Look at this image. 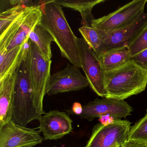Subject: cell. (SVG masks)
Masks as SVG:
<instances>
[{
    "label": "cell",
    "instance_id": "obj_1",
    "mask_svg": "<svg viewBox=\"0 0 147 147\" xmlns=\"http://www.w3.org/2000/svg\"><path fill=\"white\" fill-rule=\"evenodd\" d=\"M42 16L40 24L53 37L62 57L71 64L82 68L77 38L71 30L61 6L55 0L40 1Z\"/></svg>",
    "mask_w": 147,
    "mask_h": 147
},
{
    "label": "cell",
    "instance_id": "obj_2",
    "mask_svg": "<svg viewBox=\"0 0 147 147\" xmlns=\"http://www.w3.org/2000/svg\"><path fill=\"white\" fill-rule=\"evenodd\" d=\"M147 85V69L131 58L123 66L105 72V98L124 100L143 92Z\"/></svg>",
    "mask_w": 147,
    "mask_h": 147
},
{
    "label": "cell",
    "instance_id": "obj_3",
    "mask_svg": "<svg viewBox=\"0 0 147 147\" xmlns=\"http://www.w3.org/2000/svg\"><path fill=\"white\" fill-rule=\"evenodd\" d=\"M29 72L34 105L40 116L45 113L43 100L47 94L51 76V60L48 59L33 42L29 40L25 58Z\"/></svg>",
    "mask_w": 147,
    "mask_h": 147
},
{
    "label": "cell",
    "instance_id": "obj_4",
    "mask_svg": "<svg viewBox=\"0 0 147 147\" xmlns=\"http://www.w3.org/2000/svg\"><path fill=\"white\" fill-rule=\"evenodd\" d=\"M42 16L40 2L26 7L4 31L0 32V52L9 51L30 39L31 32L40 23Z\"/></svg>",
    "mask_w": 147,
    "mask_h": 147
},
{
    "label": "cell",
    "instance_id": "obj_5",
    "mask_svg": "<svg viewBox=\"0 0 147 147\" xmlns=\"http://www.w3.org/2000/svg\"><path fill=\"white\" fill-rule=\"evenodd\" d=\"M41 117L33 103L29 72L25 59L18 71L11 120L20 126L26 127L29 123L38 120Z\"/></svg>",
    "mask_w": 147,
    "mask_h": 147
},
{
    "label": "cell",
    "instance_id": "obj_6",
    "mask_svg": "<svg viewBox=\"0 0 147 147\" xmlns=\"http://www.w3.org/2000/svg\"><path fill=\"white\" fill-rule=\"evenodd\" d=\"M147 2V0L131 1L108 15L95 19L92 26L101 36L127 26L144 13Z\"/></svg>",
    "mask_w": 147,
    "mask_h": 147
},
{
    "label": "cell",
    "instance_id": "obj_7",
    "mask_svg": "<svg viewBox=\"0 0 147 147\" xmlns=\"http://www.w3.org/2000/svg\"><path fill=\"white\" fill-rule=\"evenodd\" d=\"M131 123L127 120H113L108 123L94 125L85 147L121 146L128 140Z\"/></svg>",
    "mask_w": 147,
    "mask_h": 147
},
{
    "label": "cell",
    "instance_id": "obj_8",
    "mask_svg": "<svg viewBox=\"0 0 147 147\" xmlns=\"http://www.w3.org/2000/svg\"><path fill=\"white\" fill-rule=\"evenodd\" d=\"M79 56L86 77L92 90L99 96L105 98V73L98 57L83 38H77Z\"/></svg>",
    "mask_w": 147,
    "mask_h": 147
},
{
    "label": "cell",
    "instance_id": "obj_9",
    "mask_svg": "<svg viewBox=\"0 0 147 147\" xmlns=\"http://www.w3.org/2000/svg\"><path fill=\"white\" fill-rule=\"evenodd\" d=\"M132 111V107L124 100L103 98H96L82 106V112L79 116L89 121L106 116L117 120L130 116Z\"/></svg>",
    "mask_w": 147,
    "mask_h": 147
},
{
    "label": "cell",
    "instance_id": "obj_10",
    "mask_svg": "<svg viewBox=\"0 0 147 147\" xmlns=\"http://www.w3.org/2000/svg\"><path fill=\"white\" fill-rule=\"evenodd\" d=\"M80 68L68 63L66 67L51 75L47 94L51 96L79 91L90 86L87 79L82 74Z\"/></svg>",
    "mask_w": 147,
    "mask_h": 147
},
{
    "label": "cell",
    "instance_id": "obj_11",
    "mask_svg": "<svg viewBox=\"0 0 147 147\" xmlns=\"http://www.w3.org/2000/svg\"><path fill=\"white\" fill-rule=\"evenodd\" d=\"M43 140L39 131L20 126L11 120L0 127V147H33Z\"/></svg>",
    "mask_w": 147,
    "mask_h": 147
},
{
    "label": "cell",
    "instance_id": "obj_12",
    "mask_svg": "<svg viewBox=\"0 0 147 147\" xmlns=\"http://www.w3.org/2000/svg\"><path fill=\"white\" fill-rule=\"evenodd\" d=\"M147 24V13H144L129 25L100 36L103 41V54L127 47Z\"/></svg>",
    "mask_w": 147,
    "mask_h": 147
},
{
    "label": "cell",
    "instance_id": "obj_13",
    "mask_svg": "<svg viewBox=\"0 0 147 147\" xmlns=\"http://www.w3.org/2000/svg\"><path fill=\"white\" fill-rule=\"evenodd\" d=\"M39 131L44 140L61 139L73 130V120L68 114L57 110H52L42 115L38 119Z\"/></svg>",
    "mask_w": 147,
    "mask_h": 147
},
{
    "label": "cell",
    "instance_id": "obj_14",
    "mask_svg": "<svg viewBox=\"0 0 147 147\" xmlns=\"http://www.w3.org/2000/svg\"><path fill=\"white\" fill-rule=\"evenodd\" d=\"M19 68L0 80V127L11 120Z\"/></svg>",
    "mask_w": 147,
    "mask_h": 147
},
{
    "label": "cell",
    "instance_id": "obj_15",
    "mask_svg": "<svg viewBox=\"0 0 147 147\" xmlns=\"http://www.w3.org/2000/svg\"><path fill=\"white\" fill-rule=\"evenodd\" d=\"M29 40L11 51L0 52V80L19 68L26 57Z\"/></svg>",
    "mask_w": 147,
    "mask_h": 147
},
{
    "label": "cell",
    "instance_id": "obj_16",
    "mask_svg": "<svg viewBox=\"0 0 147 147\" xmlns=\"http://www.w3.org/2000/svg\"><path fill=\"white\" fill-rule=\"evenodd\" d=\"M62 7L69 8L80 13L82 26H92L93 21L95 19L92 13V10L96 5L103 3L104 0L96 1H70V0H55Z\"/></svg>",
    "mask_w": 147,
    "mask_h": 147
},
{
    "label": "cell",
    "instance_id": "obj_17",
    "mask_svg": "<svg viewBox=\"0 0 147 147\" xmlns=\"http://www.w3.org/2000/svg\"><path fill=\"white\" fill-rule=\"evenodd\" d=\"M98 58L105 72L117 68L127 63L132 58L127 47L104 53Z\"/></svg>",
    "mask_w": 147,
    "mask_h": 147
},
{
    "label": "cell",
    "instance_id": "obj_18",
    "mask_svg": "<svg viewBox=\"0 0 147 147\" xmlns=\"http://www.w3.org/2000/svg\"><path fill=\"white\" fill-rule=\"evenodd\" d=\"M29 38L38 47L48 59L51 60L52 56L51 44L54 42V40L46 29L38 24L31 32Z\"/></svg>",
    "mask_w": 147,
    "mask_h": 147
},
{
    "label": "cell",
    "instance_id": "obj_19",
    "mask_svg": "<svg viewBox=\"0 0 147 147\" xmlns=\"http://www.w3.org/2000/svg\"><path fill=\"white\" fill-rule=\"evenodd\" d=\"M79 30L85 42L99 57L103 54V41L97 30L92 26H82Z\"/></svg>",
    "mask_w": 147,
    "mask_h": 147
},
{
    "label": "cell",
    "instance_id": "obj_20",
    "mask_svg": "<svg viewBox=\"0 0 147 147\" xmlns=\"http://www.w3.org/2000/svg\"><path fill=\"white\" fill-rule=\"evenodd\" d=\"M128 140L147 143V109L144 117L131 127Z\"/></svg>",
    "mask_w": 147,
    "mask_h": 147
},
{
    "label": "cell",
    "instance_id": "obj_21",
    "mask_svg": "<svg viewBox=\"0 0 147 147\" xmlns=\"http://www.w3.org/2000/svg\"><path fill=\"white\" fill-rule=\"evenodd\" d=\"M127 47L131 58L147 49V24Z\"/></svg>",
    "mask_w": 147,
    "mask_h": 147
},
{
    "label": "cell",
    "instance_id": "obj_22",
    "mask_svg": "<svg viewBox=\"0 0 147 147\" xmlns=\"http://www.w3.org/2000/svg\"><path fill=\"white\" fill-rule=\"evenodd\" d=\"M26 7L16 6L0 13V32L4 31L20 15Z\"/></svg>",
    "mask_w": 147,
    "mask_h": 147
},
{
    "label": "cell",
    "instance_id": "obj_23",
    "mask_svg": "<svg viewBox=\"0 0 147 147\" xmlns=\"http://www.w3.org/2000/svg\"><path fill=\"white\" fill-rule=\"evenodd\" d=\"M132 59L138 65L147 69V49L132 57Z\"/></svg>",
    "mask_w": 147,
    "mask_h": 147
},
{
    "label": "cell",
    "instance_id": "obj_24",
    "mask_svg": "<svg viewBox=\"0 0 147 147\" xmlns=\"http://www.w3.org/2000/svg\"><path fill=\"white\" fill-rule=\"evenodd\" d=\"M68 114L69 115H76L80 116L82 112V106L79 102L74 103L71 109L67 110Z\"/></svg>",
    "mask_w": 147,
    "mask_h": 147
},
{
    "label": "cell",
    "instance_id": "obj_25",
    "mask_svg": "<svg viewBox=\"0 0 147 147\" xmlns=\"http://www.w3.org/2000/svg\"><path fill=\"white\" fill-rule=\"evenodd\" d=\"M121 147H147V143L136 140H127Z\"/></svg>",
    "mask_w": 147,
    "mask_h": 147
},
{
    "label": "cell",
    "instance_id": "obj_26",
    "mask_svg": "<svg viewBox=\"0 0 147 147\" xmlns=\"http://www.w3.org/2000/svg\"><path fill=\"white\" fill-rule=\"evenodd\" d=\"M10 4L12 5L13 6H30L35 5V4H32V1L26 0V1H9Z\"/></svg>",
    "mask_w": 147,
    "mask_h": 147
},
{
    "label": "cell",
    "instance_id": "obj_27",
    "mask_svg": "<svg viewBox=\"0 0 147 147\" xmlns=\"http://www.w3.org/2000/svg\"><path fill=\"white\" fill-rule=\"evenodd\" d=\"M121 147V146H115V147Z\"/></svg>",
    "mask_w": 147,
    "mask_h": 147
},
{
    "label": "cell",
    "instance_id": "obj_28",
    "mask_svg": "<svg viewBox=\"0 0 147 147\" xmlns=\"http://www.w3.org/2000/svg\"><path fill=\"white\" fill-rule=\"evenodd\" d=\"M56 147V146H54V147Z\"/></svg>",
    "mask_w": 147,
    "mask_h": 147
}]
</instances>
